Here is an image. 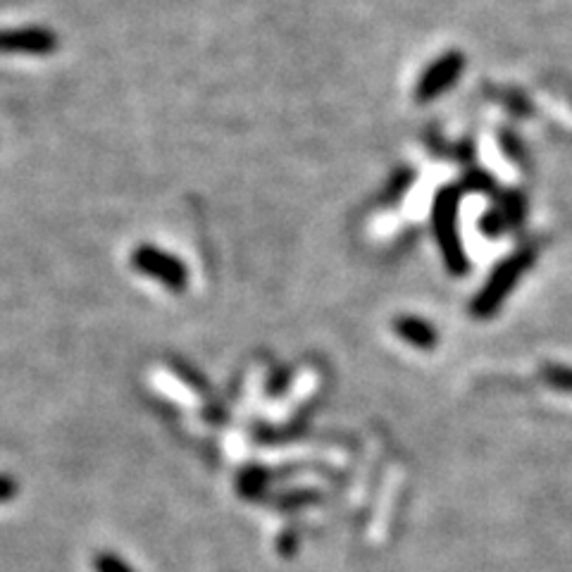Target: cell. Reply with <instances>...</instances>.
<instances>
[{
    "label": "cell",
    "instance_id": "cell-1",
    "mask_svg": "<svg viewBox=\"0 0 572 572\" xmlns=\"http://www.w3.org/2000/svg\"><path fill=\"white\" fill-rule=\"evenodd\" d=\"M460 196H463V191H460L458 186H444V189L437 191V196H434L432 201V227L449 272L451 275L463 277L465 272H468L470 263L468 256H465L463 239H460L458 232Z\"/></svg>",
    "mask_w": 572,
    "mask_h": 572
},
{
    "label": "cell",
    "instance_id": "cell-2",
    "mask_svg": "<svg viewBox=\"0 0 572 572\" xmlns=\"http://www.w3.org/2000/svg\"><path fill=\"white\" fill-rule=\"evenodd\" d=\"M534 258H537V251L532 246L522 248V251L513 253L506 260H501L496 265V270L491 272V277L484 284V289L472 298L470 313L475 317H491L496 310L501 308V303L506 301V296L511 294L513 286L520 282V277L530 270Z\"/></svg>",
    "mask_w": 572,
    "mask_h": 572
},
{
    "label": "cell",
    "instance_id": "cell-3",
    "mask_svg": "<svg viewBox=\"0 0 572 572\" xmlns=\"http://www.w3.org/2000/svg\"><path fill=\"white\" fill-rule=\"evenodd\" d=\"M132 265L136 272L141 275L158 279L165 289H170L172 294H182L189 284V270L186 265L172 253L160 251L158 246L151 244H141L139 248H134L132 253Z\"/></svg>",
    "mask_w": 572,
    "mask_h": 572
},
{
    "label": "cell",
    "instance_id": "cell-4",
    "mask_svg": "<svg viewBox=\"0 0 572 572\" xmlns=\"http://www.w3.org/2000/svg\"><path fill=\"white\" fill-rule=\"evenodd\" d=\"M463 67L465 58L463 53L458 51H451L441 55L439 60H434L432 65L427 67V72L422 74L418 86H415V98H418V103H432L437 101L439 96H444V93L460 79Z\"/></svg>",
    "mask_w": 572,
    "mask_h": 572
},
{
    "label": "cell",
    "instance_id": "cell-5",
    "mask_svg": "<svg viewBox=\"0 0 572 572\" xmlns=\"http://www.w3.org/2000/svg\"><path fill=\"white\" fill-rule=\"evenodd\" d=\"M60 48V36L48 27L0 29V53L5 55H51Z\"/></svg>",
    "mask_w": 572,
    "mask_h": 572
},
{
    "label": "cell",
    "instance_id": "cell-6",
    "mask_svg": "<svg viewBox=\"0 0 572 572\" xmlns=\"http://www.w3.org/2000/svg\"><path fill=\"white\" fill-rule=\"evenodd\" d=\"M394 332L401 339H406L410 346L422 348V351L437 346V332H434V327L427 320H420V317H399L394 322Z\"/></svg>",
    "mask_w": 572,
    "mask_h": 572
},
{
    "label": "cell",
    "instance_id": "cell-7",
    "mask_svg": "<svg viewBox=\"0 0 572 572\" xmlns=\"http://www.w3.org/2000/svg\"><path fill=\"white\" fill-rule=\"evenodd\" d=\"M480 227H482V232L489 236V239H496V236H501L508 227H511V222H508L506 213H503V208L499 205V208H491L482 215Z\"/></svg>",
    "mask_w": 572,
    "mask_h": 572
},
{
    "label": "cell",
    "instance_id": "cell-8",
    "mask_svg": "<svg viewBox=\"0 0 572 572\" xmlns=\"http://www.w3.org/2000/svg\"><path fill=\"white\" fill-rule=\"evenodd\" d=\"M544 379L546 384L553 389H561V391H570L572 394V368H563V365H549L544 370Z\"/></svg>",
    "mask_w": 572,
    "mask_h": 572
},
{
    "label": "cell",
    "instance_id": "cell-9",
    "mask_svg": "<svg viewBox=\"0 0 572 572\" xmlns=\"http://www.w3.org/2000/svg\"><path fill=\"white\" fill-rule=\"evenodd\" d=\"M463 186L468 191H475V194H491V191H494V179L484 170H472L468 172V177H465Z\"/></svg>",
    "mask_w": 572,
    "mask_h": 572
},
{
    "label": "cell",
    "instance_id": "cell-10",
    "mask_svg": "<svg viewBox=\"0 0 572 572\" xmlns=\"http://www.w3.org/2000/svg\"><path fill=\"white\" fill-rule=\"evenodd\" d=\"M93 568H96V572H134L122 558L113 556V553H98L93 558Z\"/></svg>",
    "mask_w": 572,
    "mask_h": 572
},
{
    "label": "cell",
    "instance_id": "cell-11",
    "mask_svg": "<svg viewBox=\"0 0 572 572\" xmlns=\"http://www.w3.org/2000/svg\"><path fill=\"white\" fill-rule=\"evenodd\" d=\"M263 484L265 475L260 470H251L241 477V491H244V494H258V491L263 489Z\"/></svg>",
    "mask_w": 572,
    "mask_h": 572
},
{
    "label": "cell",
    "instance_id": "cell-12",
    "mask_svg": "<svg viewBox=\"0 0 572 572\" xmlns=\"http://www.w3.org/2000/svg\"><path fill=\"white\" fill-rule=\"evenodd\" d=\"M410 179H413V174H410L408 170L401 172V174H396V184L389 189L391 194L387 196V203H394V201H399V198H403V194H406V189H408V184H410Z\"/></svg>",
    "mask_w": 572,
    "mask_h": 572
},
{
    "label": "cell",
    "instance_id": "cell-13",
    "mask_svg": "<svg viewBox=\"0 0 572 572\" xmlns=\"http://www.w3.org/2000/svg\"><path fill=\"white\" fill-rule=\"evenodd\" d=\"M501 141H503V148H506V153H508V158H513V160H520V146H518V141L513 139L511 134L508 132H503L501 136Z\"/></svg>",
    "mask_w": 572,
    "mask_h": 572
},
{
    "label": "cell",
    "instance_id": "cell-14",
    "mask_svg": "<svg viewBox=\"0 0 572 572\" xmlns=\"http://www.w3.org/2000/svg\"><path fill=\"white\" fill-rule=\"evenodd\" d=\"M17 484L10 477H0V501H10L15 496Z\"/></svg>",
    "mask_w": 572,
    "mask_h": 572
}]
</instances>
